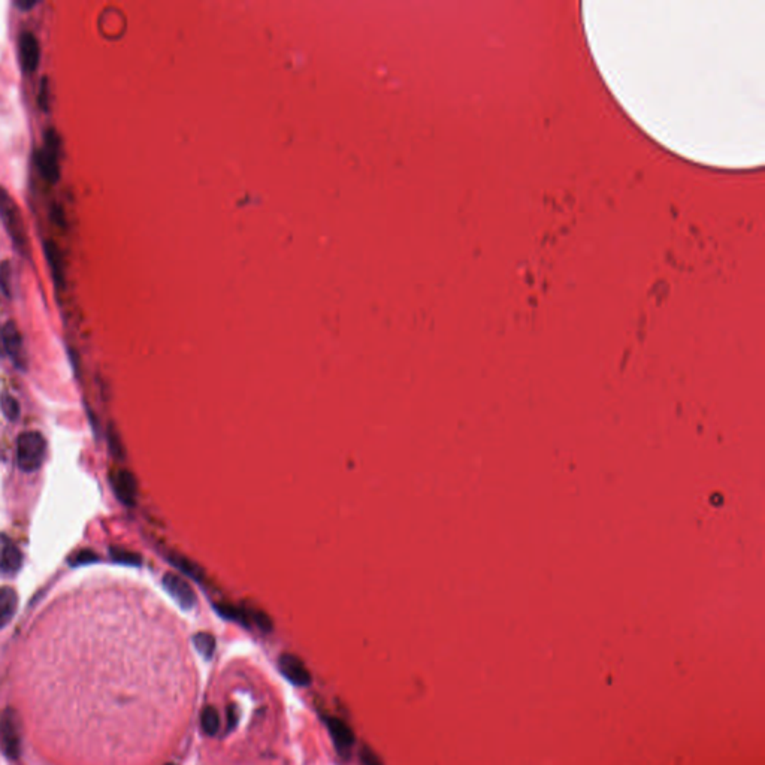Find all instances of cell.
<instances>
[{"mask_svg": "<svg viewBox=\"0 0 765 765\" xmlns=\"http://www.w3.org/2000/svg\"><path fill=\"white\" fill-rule=\"evenodd\" d=\"M46 456V441L41 432H23L17 440V462L24 472L38 471Z\"/></svg>", "mask_w": 765, "mask_h": 765, "instance_id": "cell-1", "label": "cell"}, {"mask_svg": "<svg viewBox=\"0 0 765 765\" xmlns=\"http://www.w3.org/2000/svg\"><path fill=\"white\" fill-rule=\"evenodd\" d=\"M0 217H2L4 225L8 230L9 236L12 238V241H14V244L20 250L26 248L27 238H26V230H24L21 214L17 208L14 199H11V196L4 189H0Z\"/></svg>", "mask_w": 765, "mask_h": 765, "instance_id": "cell-2", "label": "cell"}, {"mask_svg": "<svg viewBox=\"0 0 765 765\" xmlns=\"http://www.w3.org/2000/svg\"><path fill=\"white\" fill-rule=\"evenodd\" d=\"M58 137L57 133L54 132V129H50L46 130L45 133V138H44V148L38 151V157H36V162H38V166H39V171L42 174V177L48 181V183L51 184H56L58 178H60V169H58V151H60V145H58Z\"/></svg>", "mask_w": 765, "mask_h": 765, "instance_id": "cell-3", "label": "cell"}, {"mask_svg": "<svg viewBox=\"0 0 765 765\" xmlns=\"http://www.w3.org/2000/svg\"><path fill=\"white\" fill-rule=\"evenodd\" d=\"M0 746L8 758L15 759L21 754V723L14 710H5L0 716Z\"/></svg>", "mask_w": 765, "mask_h": 765, "instance_id": "cell-4", "label": "cell"}, {"mask_svg": "<svg viewBox=\"0 0 765 765\" xmlns=\"http://www.w3.org/2000/svg\"><path fill=\"white\" fill-rule=\"evenodd\" d=\"M163 588L177 601L181 609L190 610L196 604V593H194L193 588L189 585V581H186L178 574L166 573L163 576Z\"/></svg>", "mask_w": 765, "mask_h": 765, "instance_id": "cell-5", "label": "cell"}, {"mask_svg": "<svg viewBox=\"0 0 765 765\" xmlns=\"http://www.w3.org/2000/svg\"><path fill=\"white\" fill-rule=\"evenodd\" d=\"M278 669L290 683L296 686H308L311 683L310 671L296 655L283 653L278 659Z\"/></svg>", "mask_w": 765, "mask_h": 765, "instance_id": "cell-6", "label": "cell"}, {"mask_svg": "<svg viewBox=\"0 0 765 765\" xmlns=\"http://www.w3.org/2000/svg\"><path fill=\"white\" fill-rule=\"evenodd\" d=\"M323 722L327 726V731H329L339 755H347L351 746L355 745L353 730L344 721L332 718V716H323Z\"/></svg>", "mask_w": 765, "mask_h": 765, "instance_id": "cell-7", "label": "cell"}, {"mask_svg": "<svg viewBox=\"0 0 765 765\" xmlns=\"http://www.w3.org/2000/svg\"><path fill=\"white\" fill-rule=\"evenodd\" d=\"M109 480H111V486H113V491L115 492V496L121 502L129 507L135 504L138 488H137V480L132 476V472H129L127 469H117L111 476H109Z\"/></svg>", "mask_w": 765, "mask_h": 765, "instance_id": "cell-8", "label": "cell"}, {"mask_svg": "<svg viewBox=\"0 0 765 765\" xmlns=\"http://www.w3.org/2000/svg\"><path fill=\"white\" fill-rule=\"evenodd\" d=\"M2 343L6 350V353L15 363V367L24 368L26 367V358H24V347H23V338L20 331L17 329L15 323L8 322L2 327Z\"/></svg>", "mask_w": 765, "mask_h": 765, "instance_id": "cell-9", "label": "cell"}, {"mask_svg": "<svg viewBox=\"0 0 765 765\" xmlns=\"http://www.w3.org/2000/svg\"><path fill=\"white\" fill-rule=\"evenodd\" d=\"M20 48H21V58H23L24 69H26L29 74H33V72L38 69L39 58H41L38 39H36V36L30 32L23 33L21 41H20Z\"/></svg>", "mask_w": 765, "mask_h": 765, "instance_id": "cell-10", "label": "cell"}, {"mask_svg": "<svg viewBox=\"0 0 765 765\" xmlns=\"http://www.w3.org/2000/svg\"><path fill=\"white\" fill-rule=\"evenodd\" d=\"M23 565V555L17 545L12 543L2 544L0 548V574L12 576L20 571Z\"/></svg>", "mask_w": 765, "mask_h": 765, "instance_id": "cell-11", "label": "cell"}, {"mask_svg": "<svg viewBox=\"0 0 765 765\" xmlns=\"http://www.w3.org/2000/svg\"><path fill=\"white\" fill-rule=\"evenodd\" d=\"M18 609V595L9 586H0V629L9 625Z\"/></svg>", "mask_w": 765, "mask_h": 765, "instance_id": "cell-12", "label": "cell"}, {"mask_svg": "<svg viewBox=\"0 0 765 765\" xmlns=\"http://www.w3.org/2000/svg\"><path fill=\"white\" fill-rule=\"evenodd\" d=\"M45 253H46V259H48V263H50V268H51L53 278H54L56 284L57 286H63L65 284V274H63V263H62V256H60L58 247L51 241L46 242Z\"/></svg>", "mask_w": 765, "mask_h": 765, "instance_id": "cell-13", "label": "cell"}, {"mask_svg": "<svg viewBox=\"0 0 765 765\" xmlns=\"http://www.w3.org/2000/svg\"><path fill=\"white\" fill-rule=\"evenodd\" d=\"M215 610L218 612V614H222L223 617L229 619V621H235V622H239V624L246 625V626H250L251 622H253L250 612L238 609V607H234L230 604H215Z\"/></svg>", "mask_w": 765, "mask_h": 765, "instance_id": "cell-14", "label": "cell"}, {"mask_svg": "<svg viewBox=\"0 0 765 765\" xmlns=\"http://www.w3.org/2000/svg\"><path fill=\"white\" fill-rule=\"evenodd\" d=\"M201 726L205 734L215 735L220 730V714L213 706H206L201 714Z\"/></svg>", "mask_w": 765, "mask_h": 765, "instance_id": "cell-15", "label": "cell"}, {"mask_svg": "<svg viewBox=\"0 0 765 765\" xmlns=\"http://www.w3.org/2000/svg\"><path fill=\"white\" fill-rule=\"evenodd\" d=\"M169 561H171L177 568H179L181 571L186 573V576H189V577H191L194 580L202 581L203 573L201 571V568L198 565H194L190 559H187L186 556L172 553V555H169Z\"/></svg>", "mask_w": 765, "mask_h": 765, "instance_id": "cell-16", "label": "cell"}, {"mask_svg": "<svg viewBox=\"0 0 765 765\" xmlns=\"http://www.w3.org/2000/svg\"><path fill=\"white\" fill-rule=\"evenodd\" d=\"M194 647L205 659H211L215 652V638L208 633H199L193 637Z\"/></svg>", "mask_w": 765, "mask_h": 765, "instance_id": "cell-17", "label": "cell"}, {"mask_svg": "<svg viewBox=\"0 0 765 765\" xmlns=\"http://www.w3.org/2000/svg\"><path fill=\"white\" fill-rule=\"evenodd\" d=\"M0 405H2V410H4V415L9 419V420H17L18 416H20V404L17 403L15 398H12L11 395H2V398H0Z\"/></svg>", "mask_w": 765, "mask_h": 765, "instance_id": "cell-18", "label": "cell"}, {"mask_svg": "<svg viewBox=\"0 0 765 765\" xmlns=\"http://www.w3.org/2000/svg\"><path fill=\"white\" fill-rule=\"evenodd\" d=\"M111 556H113L114 561L121 562V564H127V565H139L141 564V559H139V556L137 553H132V552L125 550L121 548H113L111 549Z\"/></svg>", "mask_w": 765, "mask_h": 765, "instance_id": "cell-19", "label": "cell"}, {"mask_svg": "<svg viewBox=\"0 0 765 765\" xmlns=\"http://www.w3.org/2000/svg\"><path fill=\"white\" fill-rule=\"evenodd\" d=\"M360 761H362V765H383L379 755L368 746H363L360 749Z\"/></svg>", "mask_w": 765, "mask_h": 765, "instance_id": "cell-20", "label": "cell"}, {"mask_svg": "<svg viewBox=\"0 0 765 765\" xmlns=\"http://www.w3.org/2000/svg\"><path fill=\"white\" fill-rule=\"evenodd\" d=\"M9 275H11V268H9L8 262H5V263L0 265V287H2V290L5 291V295H8V296L11 295V291H9V287H11L9 286Z\"/></svg>", "mask_w": 765, "mask_h": 765, "instance_id": "cell-21", "label": "cell"}, {"mask_svg": "<svg viewBox=\"0 0 765 765\" xmlns=\"http://www.w3.org/2000/svg\"><path fill=\"white\" fill-rule=\"evenodd\" d=\"M48 82H46V78L42 80L41 82V89H39V97H38V102H39V106L44 109V111H46L48 109Z\"/></svg>", "mask_w": 765, "mask_h": 765, "instance_id": "cell-22", "label": "cell"}, {"mask_svg": "<svg viewBox=\"0 0 765 765\" xmlns=\"http://www.w3.org/2000/svg\"><path fill=\"white\" fill-rule=\"evenodd\" d=\"M227 722H229L227 730H229V731H230V730H234L235 725H236V722H238V713H236V709H235V707H229V710H227Z\"/></svg>", "mask_w": 765, "mask_h": 765, "instance_id": "cell-23", "label": "cell"}, {"mask_svg": "<svg viewBox=\"0 0 765 765\" xmlns=\"http://www.w3.org/2000/svg\"><path fill=\"white\" fill-rule=\"evenodd\" d=\"M53 218L56 220V223L58 226H63V213H62V208H57V206H54L53 208Z\"/></svg>", "mask_w": 765, "mask_h": 765, "instance_id": "cell-24", "label": "cell"}, {"mask_svg": "<svg viewBox=\"0 0 765 765\" xmlns=\"http://www.w3.org/2000/svg\"><path fill=\"white\" fill-rule=\"evenodd\" d=\"M166 765H175V764H166Z\"/></svg>", "mask_w": 765, "mask_h": 765, "instance_id": "cell-25", "label": "cell"}]
</instances>
